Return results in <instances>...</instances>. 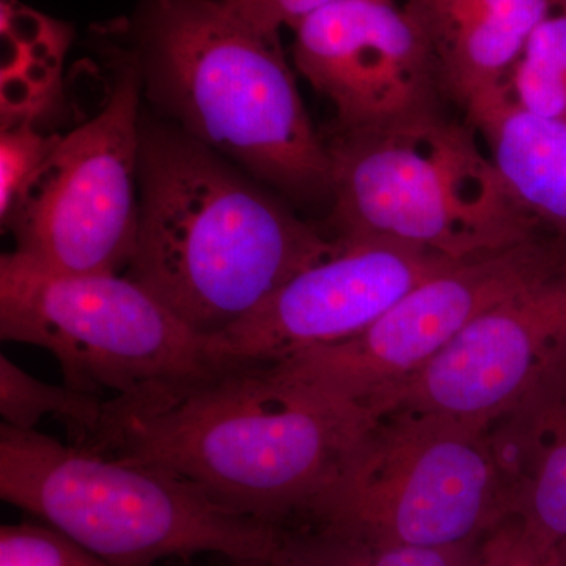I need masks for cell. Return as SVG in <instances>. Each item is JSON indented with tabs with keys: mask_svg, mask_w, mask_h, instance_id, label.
I'll return each instance as SVG.
<instances>
[{
	"mask_svg": "<svg viewBox=\"0 0 566 566\" xmlns=\"http://www.w3.org/2000/svg\"><path fill=\"white\" fill-rule=\"evenodd\" d=\"M506 91L521 109L566 125V9L554 11L532 32Z\"/></svg>",
	"mask_w": 566,
	"mask_h": 566,
	"instance_id": "ac0fdd59",
	"label": "cell"
},
{
	"mask_svg": "<svg viewBox=\"0 0 566 566\" xmlns=\"http://www.w3.org/2000/svg\"><path fill=\"white\" fill-rule=\"evenodd\" d=\"M468 123L539 232L566 244V125L528 114L510 95Z\"/></svg>",
	"mask_w": 566,
	"mask_h": 566,
	"instance_id": "9a60e30c",
	"label": "cell"
},
{
	"mask_svg": "<svg viewBox=\"0 0 566 566\" xmlns=\"http://www.w3.org/2000/svg\"><path fill=\"white\" fill-rule=\"evenodd\" d=\"M104 400L33 378L20 365L0 356V416L18 430H35L43 417L54 416L69 430V442L82 446L98 424Z\"/></svg>",
	"mask_w": 566,
	"mask_h": 566,
	"instance_id": "e0dca14e",
	"label": "cell"
},
{
	"mask_svg": "<svg viewBox=\"0 0 566 566\" xmlns=\"http://www.w3.org/2000/svg\"><path fill=\"white\" fill-rule=\"evenodd\" d=\"M271 566H480L479 545L416 547L370 542L333 528H282Z\"/></svg>",
	"mask_w": 566,
	"mask_h": 566,
	"instance_id": "2e32d148",
	"label": "cell"
},
{
	"mask_svg": "<svg viewBox=\"0 0 566 566\" xmlns=\"http://www.w3.org/2000/svg\"><path fill=\"white\" fill-rule=\"evenodd\" d=\"M109 91L95 115L70 133L48 159L3 230L14 253L57 274H120L139 230V65L125 41L106 44Z\"/></svg>",
	"mask_w": 566,
	"mask_h": 566,
	"instance_id": "ba28073f",
	"label": "cell"
},
{
	"mask_svg": "<svg viewBox=\"0 0 566 566\" xmlns=\"http://www.w3.org/2000/svg\"><path fill=\"white\" fill-rule=\"evenodd\" d=\"M517 517L566 560V360L488 424Z\"/></svg>",
	"mask_w": 566,
	"mask_h": 566,
	"instance_id": "5bb4252c",
	"label": "cell"
},
{
	"mask_svg": "<svg viewBox=\"0 0 566 566\" xmlns=\"http://www.w3.org/2000/svg\"><path fill=\"white\" fill-rule=\"evenodd\" d=\"M340 0H222L234 17L266 33L293 29L308 14Z\"/></svg>",
	"mask_w": 566,
	"mask_h": 566,
	"instance_id": "7402d4cb",
	"label": "cell"
},
{
	"mask_svg": "<svg viewBox=\"0 0 566 566\" xmlns=\"http://www.w3.org/2000/svg\"><path fill=\"white\" fill-rule=\"evenodd\" d=\"M0 337L46 349L65 386L99 398L216 364L207 340L128 275L51 273L14 252L0 259Z\"/></svg>",
	"mask_w": 566,
	"mask_h": 566,
	"instance_id": "52a82bcc",
	"label": "cell"
},
{
	"mask_svg": "<svg viewBox=\"0 0 566 566\" xmlns=\"http://www.w3.org/2000/svg\"><path fill=\"white\" fill-rule=\"evenodd\" d=\"M122 39L166 120L293 199L331 200V158L279 33L222 0H142Z\"/></svg>",
	"mask_w": 566,
	"mask_h": 566,
	"instance_id": "3957f363",
	"label": "cell"
},
{
	"mask_svg": "<svg viewBox=\"0 0 566 566\" xmlns=\"http://www.w3.org/2000/svg\"><path fill=\"white\" fill-rule=\"evenodd\" d=\"M565 360L566 245L419 371L376 395L367 411L376 419L417 409L488 427Z\"/></svg>",
	"mask_w": 566,
	"mask_h": 566,
	"instance_id": "30bf717a",
	"label": "cell"
},
{
	"mask_svg": "<svg viewBox=\"0 0 566 566\" xmlns=\"http://www.w3.org/2000/svg\"><path fill=\"white\" fill-rule=\"evenodd\" d=\"M565 9H566V0H565Z\"/></svg>",
	"mask_w": 566,
	"mask_h": 566,
	"instance_id": "cb8c5ba5",
	"label": "cell"
},
{
	"mask_svg": "<svg viewBox=\"0 0 566 566\" xmlns=\"http://www.w3.org/2000/svg\"><path fill=\"white\" fill-rule=\"evenodd\" d=\"M292 31L294 65L333 104L337 132L441 112L434 52L401 0H340Z\"/></svg>",
	"mask_w": 566,
	"mask_h": 566,
	"instance_id": "8fae6325",
	"label": "cell"
},
{
	"mask_svg": "<svg viewBox=\"0 0 566 566\" xmlns=\"http://www.w3.org/2000/svg\"><path fill=\"white\" fill-rule=\"evenodd\" d=\"M62 134L41 133L36 120L2 123L0 133V219L9 221L46 166Z\"/></svg>",
	"mask_w": 566,
	"mask_h": 566,
	"instance_id": "d6986e66",
	"label": "cell"
},
{
	"mask_svg": "<svg viewBox=\"0 0 566 566\" xmlns=\"http://www.w3.org/2000/svg\"><path fill=\"white\" fill-rule=\"evenodd\" d=\"M479 133L442 112L324 137L329 227L338 240H389L453 262L542 237Z\"/></svg>",
	"mask_w": 566,
	"mask_h": 566,
	"instance_id": "5b68a950",
	"label": "cell"
},
{
	"mask_svg": "<svg viewBox=\"0 0 566 566\" xmlns=\"http://www.w3.org/2000/svg\"><path fill=\"white\" fill-rule=\"evenodd\" d=\"M340 241V251L294 275L241 322L208 338L211 359L274 364L345 340L455 263L397 241Z\"/></svg>",
	"mask_w": 566,
	"mask_h": 566,
	"instance_id": "7c38bea8",
	"label": "cell"
},
{
	"mask_svg": "<svg viewBox=\"0 0 566 566\" xmlns=\"http://www.w3.org/2000/svg\"><path fill=\"white\" fill-rule=\"evenodd\" d=\"M0 566H114L48 524L0 527Z\"/></svg>",
	"mask_w": 566,
	"mask_h": 566,
	"instance_id": "ffe728a7",
	"label": "cell"
},
{
	"mask_svg": "<svg viewBox=\"0 0 566 566\" xmlns=\"http://www.w3.org/2000/svg\"><path fill=\"white\" fill-rule=\"evenodd\" d=\"M434 52L446 95L465 117L505 95L532 32L565 0H401Z\"/></svg>",
	"mask_w": 566,
	"mask_h": 566,
	"instance_id": "4fadbf2b",
	"label": "cell"
},
{
	"mask_svg": "<svg viewBox=\"0 0 566 566\" xmlns=\"http://www.w3.org/2000/svg\"><path fill=\"white\" fill-rule=\"evenodd\" d=\"M565 245L542 234L452 263L359 334L304 349L271 367L282 381L304 392L367 411L376 395L419 371L472 319L531 281Z\"/></svg>",
	"mask_w": 566,
	"mask_h": 566,
	"instance_id": "9c48e42d",
	"label": "cell"
},
{
	"mask_svg": "<svg viewBox=\"0 0 566 566\" xmlns=\"http://www.w3.org/2000/svg\"><path fill=\"white\" fill-rule=\"evenodd\" d=\"M480 566H566L558 549L546 545L515 516L506 517L479 543Z\"/></svg>",
	"mask_w": 566,
	"mask_h": 566,
	"instance_id": "44dd1931",
	"label": "cell"
},
{
	"mask_svg": "<svg viewBox=\"0 0 566 566\" xmlns=\"http://www.w3.org/2000/svg\"><path fill=\"white\" fill-rule=\"evenodd\" d=\"M374 420L282 381L271 364L216 363L104 400L77 447L159 465L230 512L290 528Z\"/></svg>",
	"mask_w": 566,
	"mask_h": 566,
	"instance_id": "6da1fadb",
	"label": "cell"
},
{
	"mask_svg": "<svg viewBox=\"0 0 566 566\" xmlns=\"http://www.w3.org/2000/svg\"><path fill=\"white\" fill-rule=\"evenodd\" d=\"M0 497L114 566L219 554L273 557L282 528L223 509L167 469L0 427Z\"/></svg>",
	"mask_w": 566,
	"mask_h": 566,
	"instance_id": "277c9868",
	"label": "cell"
},
{
	"mask_svg": "<svg viewBox=\"0 0 566 566\" xmlns=\"http://www.w3.org/2000/svg\"><path fill=\"white\" fill-rule=\"evenodd\" d=\"M249 566H271L270 564H263V565H249Z\"/></svg>",
	"mask_w": 566,
	"mask_h": 566,
	"instance_id": "603a6c76",
	"label": "cell"
},
{
	"mask_svg": "<svg viewBox=\"0 0 566 566\" xmlns=\"http://www.w3.org/2000/svg\"><path fill=\"white\" fill-rule=\"evenodd\" d=\"M510 516L488 427L395 409L364 431L303 526L449 549L479 545Z\"/></svg>",
	"mask_w": 566,
	"mask_h": 566,
	"instance_id": "8992f818",
	"label": "cell"
},
{
	"mask_svg": "<svg viewBox=\"0 0 566 566\" xmlns=\"http://www.w3.org/2000/svg\"><path fill=\"white\" fill-rule=\"evenodd\" d=\"M169 120L140 122L139 230L126 274L205 340L342 241Z\"/></svg>",
	"mask_w": 566,
	"mask_h": 566,
	"instance_id": "7a4b0ae2",
	"label": "cell"
}]
</instances>
